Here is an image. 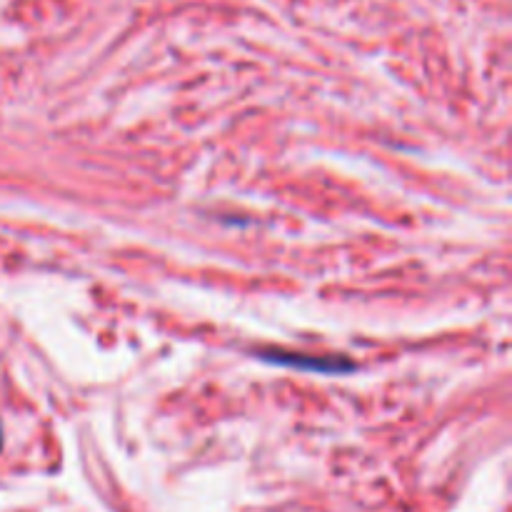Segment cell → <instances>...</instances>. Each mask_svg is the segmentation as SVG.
<instances>
[{
    "mask_svg": "<svg viewBox=\"0 0 512 512\" xmlns=\"http://www.w3.org/2000/svg\"><path fill=\"white\" fill-rule=\"evenodd\" d=\"M270 363L290 365V368L320 370V373H348L353 365L345 360H325V358H300V355H265Z\"/></svg>",
    "mask_w": 512,
    "mask_h": 512,
    "instance_id": "obj_1",
    "label": "cell"
},
{
    "mask_svg": "<svg viewBox=\"0 0 512 512\" xmlns=\"http://www.w3.org/2000/svg\"><path fill=\"white\" fill-rule=\"evenodd\" d=\"M0 445H3V433H0Z\"/></svg>",
    "mask_w": 512,
    "mask_h": 512,
    "instance_id": "obj_2",
    "label": "cell"
}]
</instances>
